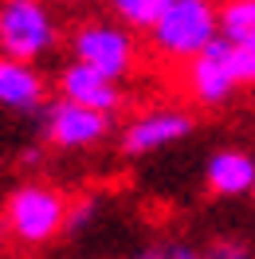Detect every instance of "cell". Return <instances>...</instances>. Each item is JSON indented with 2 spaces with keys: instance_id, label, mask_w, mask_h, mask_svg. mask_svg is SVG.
Wrapping results in <instances>:
<instances>
[{
  "instance_id": "3",
  "label": "cell",
  "mask_w": 255,
  "mask_h": 259,
  "mask_svg": "<svg viewBox=\"0 0 255 259\" xmlns=\"http://www.w3.org/2000/svg\"><path fill=\"white\" fill-rule=\"evenodd\" d=\"M130 32L134 28H126L122 20H87L71 35V55L122 82L138 67V44Z\"/></svg>"
},
{
  "instance_id": "5",
  "label": "cell",
  "mask_w": 255,
  "mask_h": 259,
  "mask_svg": "<svg viewBox=\"0 0 255 259\" xmlns=\"http://www.w3.org/2000/svg\"><path fill=\"white\" fill-rule=\"evenodd\" d=\"M114 130V114L75 102V98H55L51 106H44V138L55 149H91L98 142H106V134Z\"/></svg>"
},
{
  "instance_id": "14",
  "label": "cell",
  "mask_w": 255,
  "mask_h": 259,
  "mask_svg": "<svg viewBox=\"0 0 255 259\" xmlns=\"http://www.w3.org/2000/svg\"><path fill=\"white\" fill-rule=\"evenodd\" d=\"M228 59L236 67L239 87H255V48H243V44H232V39H228Z\"/></svg>"
},
{
  "instance_id": "20",
  "label": "cell",
  "mask_w": 255,
  "mask_h": 259,
  "mask_svg": "<svg viewBox=\"0 0 255 259\" xmlns=\"http://www.w3.org/2000/svg\"><path fill=\"white\" fill-rule=\"evenodd\" d=\"M251 196H255V193H251Z\"/></svg>"
},
{
  "instance_id": "15",
  "label": "cell",
  "mask_w": 255,
  "mask_h": 259,
  "mask_svg": "<svg viewBox=\"0 0 255 259\" xmlns=\"http://www.w3.org/2000/svg\"><path fill=\"white\" fill-rule=\"evenodd\" d=\"M204 259H255L251 247L243 240H236V236H220V240H212L204 247Z\"/></svg>"
},
{
  "instance_id": "13",
  "label": "cell",
  "mask_w": 255,
  "mask_h": 259,
  "mask_svg": "<svg viewBox=\"0 0 255 259\" xmlns=\"http://www.w3.org/2000/svg\"><path fill=\"white\" fill-rule=\"evenodd\" d=\"M130 259H204V251H196L185 240H157V243H145L142 251Z\"/></svg>"
},
{
  "instance_id": "4",
  "label": "cell",
  "mask_w": 255,
  "mask_h": 259,
  "mask_svg": "<svg viewBox=\"0 0 255 259\" xmlns=\"http://www.w3.org/2000/svg\"><path fill=\"white\" fill-rule=\"evenodd\" d=\"M55 48V20L44 0H0V55L44 59Z\"/></svg>"
},
{
  "instance_id": "2",
  "label": "cell",
  "mask_w": 255,
  "mask_h": 259,
  "mask_svg": "<svg viewBox=\"0 0 255 259\" xmlns=\"http://www.w3.org/2000/svg\"><path fill=\"white\" fill-rule=\"evenodd\" d=\"M67 204L63 193H55L51 185H20L8 193L4 200V224L8 232L16 236L20 243L28 247H39V243L55 240L59 232L67 228Z\"/></svg>"
},
{
  "instance_id": "6",
  "label": "cell",
  "mask_w": 255,
  "mask_h": 259,
  "mask_svg": "<svg viewBox=\"0 0 255 259\" xmlns=\"http://www.w3.org/2000/svg\"><path fill=\"white\" fill-rule=\"evenodd\" d=\"M192 130H196V118L189 110L157 106V110H145L134 122H126L118 146H122L126 157H145V153H157V149L173 146V142H185Z\"/></svg>"
},
{
  "instance_id": "8",
  "label": "cell",
  "mask_w": 255,
  "mask_h": 259,
  "mask_svg": "<svg viewBox=\"0 0 255 259\" xmlns=\"http://www.w3.org/2000/svg\"><path fill=\"white\" fill-rule=\"evenodd\" d=\"M48 106V82L28 59L0 55V110L8 114H39Z\"/></svg>"
},
{
  "instance_id": "18",
  "label": "cell",
  "mask_w": 255,
  "mask_h": 259,
  "mask_svg": "<svg viewBox=\"0 0 255 259\" xmlns=\"http://www.w3.org/2000/svg\"><path fill=\"white\" fill-rule=\"evenodd\" d=\"M4 236H12V232H8V224L0 220V247H4Z\"/></svg>"
},
{
  "instance_id": "19",
  "label": "cell",
  "mask_w": 255,
  "mask_h": 259,
  "mask_svg": "<svg viewBox=\"0 0 255 259\" xmlns=\"http://www.w3.org/2000/svg\"><path fill=\"white\" fill-rule=\"evenodd\" d=\"M55 4H71V0H55Z\"/></svg>"
},
{
  "instance_id": "9",
  "label": "cell",
  "mask_w": 255,
  "mask_h": 259,
  "mask_svg": "<svg viewBox=\"0 0 255 259\" xmlns=\"http://www.w3.org/2000/svg\"><path fill=\"white\" fill-rule=\"evenodd\" d=\"M59 95L75 98V102H87V106H98V110H110V114L122 106L118 79H110L106 71L82 63V59H71V67H63V75H59Z\"/></svg>"
},
{
  "instance_id": "12",
  "label": "cell",
  "mask_w": 255,
  "mask_h": 259,
  "mask_svg": "<svg viewBox=\"0 0 255 259\" xmlns=\"http://www.w3.org/2000/svg\"><path fill=\"white\" fill-rule=\"evenodd\" d=\"M169 4H173V0H106V8L114 12V20H122L134 32H149Z\"/></svg>"
},
{
  "instance_id": "1",
  "label": "cell",
  "mask_w": 255,
  "mask_h": 259,
  "mask_svg": "<svg viewBox=\"0 0 255 259\" xmlns=\"http://www.w3.org/2000/svg\"><path fill=\"white\" fill-rule=\"evenodd\" d=\"M220 35V4L216 0H173L161 20L149 28V44L169 63H189Z\"/></svg>"
},
{
  "instance_id": "7",
  "label": "cell",
  "mask_w": 255,
  "mask_h": 259,
  "mask_svg": "<svg viewBox=\"0 0 255 259\" xmlns=\"http://www.w3.org/2000/svg\"><path fill=\"white\" fill-rule=\"evenodd\" d=\"M189 91L200 106H224L228 98L239 91V79H236V67L228 59V39L216 35L196 59H189Z\"/></svg>"
},
{
  "instance_id": "16",
  "label": "cell",
  "mask_w": 255,
  "mask_h": 259,
  "mask_svg": "<svg viewBox=\"0 0 255 259\" xmlns=\"http://www.w3.org/2000/svg\"><path fill=\"white\" fill-rule=\"evenodd\" d=\"M95 216V200L91 196H82V200H75L71 208H67V232H79V228H87V220Z\"/></svg>"
},
{
  "instance_id": "17",
  "label": "cell",
  "mask_w": 255,
  "mask_h": 259,
  "mask_svg": "<svg viewBox=\"0 0 255 259\" xmlns=\"http://www.w3.org/2000/svg\"><path fill=\"white\" fill-rule=\"evenodd\" d=\"M20 169H39V165H44V153H39V146H28L24 149V153H20Z\"/></svg>"
},
{
  "instance_id": "10",
  "label": "cell",
  "mask_w": 255,
  "mask_h": 259,
  "mask_svg": "<svg viewBox=\"0 0 255 259\" xmlns=\"http://www.w3.org/2000/svg\"><path fill=\"white\" fill-rule=\"evenodd\" d=\"M204 185L212 196H224V200L255 193V157L243 153V149H220V153H212L208 169H204Z\"/></svg>"
},
{
  "instance_id": "11",
  "label": "cell",
  "mask_w": 255,
  "mask_h": 259,
  "mask_svg": "<svg viewBox=\"0 0 255 259\" xmlns=\"http://www.w3.org/2000/svg\"><path fill=\"white\" fill-rule=\"evenodd\" d=\"M220 35L255 48V0H220Z\"/></svg>"
}]
</instances>
